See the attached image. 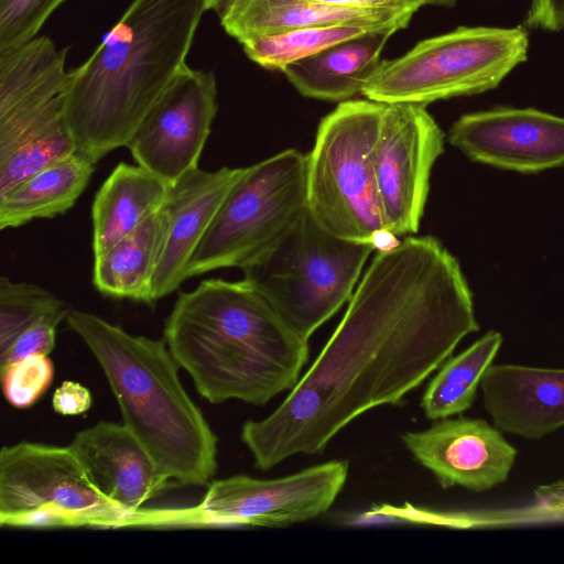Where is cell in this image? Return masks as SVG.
Returning a JSON list of instances; mask_svg holds the SVG:
<instances>
[{"label":"cell","instance_id":"e0dca14e","mask_svg":"<svg viewBox=\"0 0 564 564\" xmlns=\"http://www.w3.org/2000/svg\"><path fill=\"white\" fill-rule=\"evenodd\" d=\"M480 388L500 432L540 440L564 426V369L490 365Z\"/></svg>","mask_w":564,"mask_h":564},{"label":"cell","instance_id":"7c38bea8","mask_svg":"<svg viewBox=\"0 0 564 564\" xmlns=\"http://www.w3.org/2000/svg\"><path fill=\"white\" fill-rule=\"evenodd\" d=\"M217 113L213 72L184 65L148 111L129 148L134 161L166 184L198 167Z\"/></svg>","mask_w":564,"mask_h":564},{"label":"cell","instance_id":"d6a6232c","mask_svg":"<svg viewBox=\"0 0 564 564\" xmlns=\"http://www.w3.org/2000/svg\"><path fill=\"white\" fill-rule=\"evenodd\" d=\"M319 2L354 8H399L420 4L411 0H317Z\"/></svg>","mask_w":564,"mask_h":564},{"label":"cell","instance_id":"603a6c76","mask_svg":"<svg viewBox=\"0 0 564 564\" xmlns=\"http://www.w3.org/2000/svg\"><path fill=\"white\" fill-rule=\"evenodd\" d=\"M165 229L160 207L137 229L94 258L93 284L104 296L127 299L153 307V276Z\"/></svg>","mask_w":564,"mask_h":564},{"label":"cell","instance_id":"9a60e30c","mask_svg":"<svg viewBox=\"0 0 564 564\" xmlns=\"http://www.w3.org/2000/svg\"><path fill=\"white\" fill-rule=\"evenodd\" d=\"M245 172L246 167L224 166L216 171L196 167L167 184L161 205L165 229L152 283L154 303L187 280L194 252L225 197Z\"/></svg>","mask_w":564,"mask_h":564},{"label":"cell","instance_id":"8992f818","mask_svg":"<svg viewBox=\"0 0 564 564\" xmlns=\"http://www.w3.org/2000/svg\"><path fill=\"white\" fill-rule=\"evenodd\" d=\"M377 248L332 234L306 208L267 253L242 270L243 279L294 333L308 340L349 302Z\"/></svg>","mask_w":564,"mask_h":564},{"label":"cell","instance_id":"30bf717a","mask_svg":"<svg viewBox=\"0 0 564 564\" xmlns=\"http://www.w3.org/2000/svg\"><path fill=\"white\" fill-rule=\"evenodd\" d=\"M349 465L330 460L274 479L236 475L208 484L202 501L148 510V527L285 528L324 514L343 490Z\"/></svg>","mask_w":564,"mask_h":564},{"label":"cell","instance_id":"836d02e7","mask_svg":"<svg viewBox=\"0 0 564 564\" xmlns=\"http://www.w3.org/2000/svg\"><path fill=\"white\" fill-rule=\"evenodd\" d=\"M229 2L230 0H206V7L220 15Z\"/></svg>","mask_w":564,"mask_h":564},{"label":"cell","instance_id":"1f68e13d","mask_svg":"<svg viewBox=\"0 0 564 564\" xmlns=\"http://www.w3.org/2000/svg\"><path fill=\"white\" fill-rule=\"evenodd\" d=\"M534 499L541 510L564 516V480L536 487Z\"/></svg>","mask_w":564,"mask_h":564},{"label":"cell","instance_id":"484cf974","mask_svg":"<svg viewBox=\"0 0 564 564\" xmlns=\"http://www.w3.org/2000/svg\"><path fill=\"white\" fill-rule=\"evenodd\" d=\"M380 30L388 29L365 24L310 26L249 39L241 42V45L246 55L252 62L267 69L282 72L294 62L315 55L345 41Z\"/></svg>","mask_w":564,"mask_h":564},{"label":"cell","instance_id":"ffe728a7","mask_svg":"<svg viewBox=\"0 0 564 564\" xmlns=\"http://www.w3.org/2000/svg\"><path fill=\"white\" fill-rule=\"evenodd\" d=\"M393 29L373 31L288 65L282 73L305 97L345 101L361 94L382 62Z\"/></svg>","mask_w":564,"mask_h":564},{"label":"cell","instance_id":"d590c367","mask_svg":"<svg viewBox=\"0 0 564 564\" xmlns=\"http://www.w3.org/2000/svg\"><path fill=\"white\" fill-rule=\"evenodd\" d=\"M411 1L414 2V3L420 4L421 7H423L420 0H411Z\"/></svg>","mask_w":564,"mask_h":564},{"label":"cell","instance_id":"44dd1931","mask_svg":"<svg viewBox=\"0 0 564 564\" xmlns=\"http://www.w3.org/2000/svg\"><path fill=\"white\" fill-rule=\"evenodd\" d=\"M167 184L144 167L119 163L91 206L94 258L105 253L158 210Z\"/></svg>","mask_w":564,"mask_h":564},{"label":"cell","instance_id":"4316f807","mask_svg":"<svg viewBox=\"0 0 564 564\" xmlns=\"http://www.w3.org/2000/svg\"><path fill=\"white\" fill-rule=\"evenodd\" d=\"M50 291L28 282L0 278V350L47 313L65 307Z\"/></svg>","mask_w":564,"mask_h":564},{"label":"cell","instance_id":"83f0119b","mask_svg":"<svg viewBox=\"0 0 564 564\" xmlns=\"http://www.w3.org/2000/svg\"><path fill=\"white\" fill-rule=\"evenodd\" d=\"M6 400L17 409L32 406L54 378V365L47 355L35 354L0 366Z\"/></svg>","mask_w":564,"mask_h":564},{"label":"cell","instance_id":"4dcf8cb0","mask_svg":"<svg viewBox=\"0 0 564 564\" xmlns=\"http://www.w3.org/2000/svg\"><path fill=\"white\" fill-rule=\"evenodd\" d=\"M93 403L90 390L79 382L65 380L56 388L52 398L53 410L62 415H80Z\"/></svg>","mask_w":564,"mask_h":564},{"label":"cell","instance_id":"d4e9b609","mask_svg":"<svg viewBox=\"0 0 564 564\" xmlns=\"http://www.w3.org/2000/svg\"><path fill=\"white\" fill-rule=\"evenodd\" d=\"M501 344L500 333L491 330L459 355L447 359L423 392L421 408L425 416L436 421L467 411Z\"/></svg>","mask_w":564,"mask_h":564},{"label":"cell","instance_id":"9c48e42d","mask_svg":"<svg viewBox=\"0 0 564 564\" xmlns=\"http://www.w3.org/2000/svg\"><path fill=\"white\" fill-rule=\"evenodd\" d=\"M130 522L95 487L69 445L20 442L1 448L2 527L116 529Z\"/></svg>","mask_w":564,"mask_h":564},{"label":"cell","instance_id":"cb8c5ba5","mask_svg":"<svg viewBox=\"0 0 564 564\" xmlns=\"http://www.w3.org/2000/svg\"><path fill=\"white\" fill-rule=\"evenodd\" d=\"M94 170L90 159L75 152L0 194V228L64 215L84 193Z\"/></svg>","mask_w":564,"mask_h":564},{"label":"cell","instance_id":"6da1fadb","mask_svg":"<svg viewBox=\"0 0 564 564\" xmlns=\"http://www.w3.org/2000/svg\"><path fill=\"white\" fill-rule=\"evenodd\" d=\"M479 329L457 260L434 237L380 248L312 366L240 438L254 467L321 454L356 417L398 405Z\"/></svg>","mask_w":564,"mask_h":564},{"label":"cell","instance_id":"4fadbf2b","mask_svg":"<svg viewBox=\"0 0 564 564\" xmlns=\"http://www.w3.org/2000/svg\"><path fill=\"white\" fill-rule=\"evenodd\" d=\"M449 142L470 160L522 173L564 165V117L499 107L462 116Z\"/></svg>","mask_w":564,"mask_h":564},{"label":"cell","instance_id":"d6986e66","mask_svg":"<svg viewBox=\"0 0 564 564\" xmlns=\"http://www.w3.org/2000/svg\"><path fill=\"white\" fill-rule=\"evenodd\" d=\"M66 53L46 36L0 52V126L29 118L62 96Z\"/></svg>","mask_w":564,"mask_h":564},{"label":"cell","instance_id":"e575fe53","mask_svg":"<svg viewBox=\"0 0 564 564\" xmlns=\"http://www.w3.org/2000/svg\"><path fill=\"white\" fill-rule=\"evenodd\" d=\"M422 6H440V7H446V8H453L457 0H420Z\"/></svg>","mask_w":564,"mask_h":564},{"label":"cell","instance_id":"5bb4252c","mask_svg":"<svg viewBox=\"0 0 564 564\" xmlns=\"http://www.w3.org/2000/svg\"><path fill=\"white\" fill-rule=\"evenodd\" d=\"M401 441L444 489L489 490L508 479L517 456L500 431L481 419L436 420L423 431L403 433Z\"/></svg>","mask_w":564,"mask_h":564},{"label":"cell","instance_id":"7a4b0ae2","mask_svg":"<svg viewBox=\"0 0 564 564\" xmlns=\"http://www.w3.org/2000/svg\"><path fill=\"white\" fill-rule=\"evenodd\" d=\"M206 0H133L88 59L68 72L62 94L77 152L95 164L128 147L181 68Z\"/></svg>","mask_w":564,"mask_h":564},{"label":"cell","instance_id":"ac0fdd59","mask_svg":"<svg viewBox=\"0 0 564 564\" xmlns=\"http://www.w3.org/2000/svg\"><path fill=\"white\" fill-rule=\"evenodd\" d=\"M419 9L416 6L354 8L317 0H230L219 18L225 31L241 43L296 29L335 24H365L399 31Z\"/></svg>","mask_w":564,"mask_h":564},{"label":"cell","instance_id":"2e32d148","mask_svg":"<svg viewBox=\"0 0 564 564\" xmlns=\"http://www.w3.org/2000/svg\"><path fill=\"white\" fill-rule=\"evenodd\" d=\"M69 447L95 487L131 521L147 501L174 485L123 423L98 422L77 432Z\"/></svg>","mask_w":564,"mask_h":564},{"label":"cell","instance_id":"3957f363","mask_svg":"<svg viewBox=\"0 0 564 564\" xmlns=\"http://www.w3.org/2000/svg\"><path fill=\"white\" fill-rule=\"evenodd\" d=\"M197 392L213 404L265 405L292 390L308 360V340L294 333L245 279H206L180 292L164 337Z\"/></svg>","mask_w":564,"mask_h":564},{"label":"cell","instance_id":"7402d4cb","mask_svg":"<svg viewBox=\"0 0 564 564\" xmlns=\"http://www.w3.org/2000/svg\"><path fill=\"white\" fill-rule=\"evenodd\" d=\"M75 152L62 96L33 116L0 127V194Z\"/></svg>","mask_w":564,"mask_h":564},{"label":"cell","instance_id":"8fae6325","mask_svg":"<svg viewBox=\"0 0 564 564\" xmlns=\"http://www.w3.org/2000/svg\"><path fill=\"white\" fill-rule=\"evenodd\" d=\"M444 133L421 104H386L373 151L383 224L390 237L415 234Z\"/></svg>","mask_w":564,"mask_h":564},{"label":"cell","instance_id":"5b68a950","mask_svg":"<svg viewBox=\"0 0 564 564\" xmlns=\"http://www.w3.org/2000/svg\"><path fill=\"white\" fill-rule=\"evenodd\" d=\"M386 104L349 99L325 116L307 154V208L332 234L378 247L384 228L373 151ZM391 238V237H390Z\"/></svg>","mask_w":564,"mask_h":564},{"label":"cell","instance_id":"277c9868","mask_svg":"<svg viewBox=\"0 0 564 564\" xmlns=\"http://www.w3.org/2000/svg\"><path fill=\"white\" fill-rule=\"evenodd\" d=\"M66 323L100 365L122 423L175 485L205 486L217 471V436L181 383L164 339L127 333L84 311Z\"/></svg>","mask_w":564,"mask_h":564},{"label":"cell","instance_id":"f1b7e54d","mask_svg":"<svg viewBox=\"0 0 564 564\" xmlns=\"http://www.w3.org/2000/svg\"><path fill=\"white\" fill-rule=\"evenodd\" d=\"M65 0H0V52L34 39Z\"/></svg>","mask_w":564,"mask_h":564},{"label":"cell","instance_id":"ba28073f","mask_svg":"<svg viewBox=\"0 0 564 564\" xmlns=\"http://www.w3.org/2000/svg\"><path fill=\"white\" fill-rule=\"evenodd\" d=\"M307 154L289 149L246 167L221 203L187 267V279L245 270L267 253L307 208Z\"/></svg>","mask_w":564,"mask_h":564},{"label":"cell","instance_id":"f546056e","mask_svg":"<svg viewBox=\"0 0 564 564\" xmlns=\"http://www.w3.org/2000/svg\"><path fill=\"white\" fill-rule=\"evenodd\" d=\"M68 313L66 306L55 310L24 329L8 347L0 350V366L30 355H48L55 347L56 328Z\"/></svg>","mask_w":564,"mask_h":564},{"label":"cell","instance_id":"52a82bcc","mask_svg":"<svg viewBox=\"0 0 564 564\" xmlns=\"http://www.w3.org/2000/svg\"><path fill=\"white\" fill-rule=\"evenodd\" d=\"M524 28L458 26L382 61L361 95L384 104H421L497 88L528 58Z\"/></svg>","mask_w":564,"mask_h":564}]
</instances>
